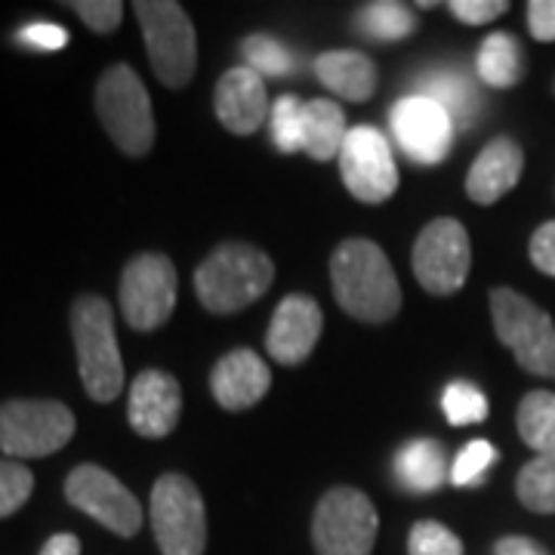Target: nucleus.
<instances>
[{
	"mask_svg": "<svg viewBox=\"0 0 555 555\" xmlns=\"http://www.w3.org/2000/svg\"><path fill=\"white\" fill-rule=\"evenodd\" d=\"M331 281L339 309L358 321L383 324L401 309L396 269L374 241H343L331 257Z\"/></svg>",
	"mask_w": 555,
	"mask_h": 555,
	"instance_id": "nucleus-1",
	"label": "nucleus"
},
{
	"mask_svg": "<svg viewBox=\"0 0 555 555\" xmlns=\"http://www.w3.org/2000/svg\"><path fill=\"white\" fill-rule=\"evenodd\" d=\"M275 281V262L254 244L229 241L195 272V294L214 315H235L257 302Z\"/></svg>",
	"mask_w": 555,
	"mask_h": 555,
	"instance_id": "nucleus-2",
	"label": "nucleus"
},
{
	"mask_svg": "<svg viewBox=\"0 0 555 555\" xmlns=\"http://www.w3.org/2000/svg\"><path fill=\"white\" fill-rule=\"evenodd\" d=\"M72 334L78 349L83 392L108 404L124 389V358L115 334V312L96 294H83L72 302Z\"/></svg>",
	"mask_w": 555,
	"mask_h": 555,
	"instance_id": "nucleus-3",
	"label": "nucleus"
},
{
	"mask_svg": "<svg viewBox=\"0 0 555 555\" xmlns=\"http://www.w3.org/2000/svg\"><path fill=\"white\" fill-rule=\"evenodd\" d=\"M133 13L160 83L170 90L189 87L198 68V38L185 10L173 0H137Z\"/></svg>",
	"mask_w": 555,
	"mask_h": 555,
	"instance_id": "nucleus-4",
	"label": "nucleus"
},
{
	"mask_svg": "<svg viewBox=\"0 0 555 555\" xmlns=\"http://www.w3.org/2000/svg\"><path fill=\"white\" fill-rule=\"evenodd\" d=\"M96 115L124 155L142 158L155 145V112L145 83L130 65H112L96 83Z\"/></svg>",
	"mask_w": 555,
	"mask_h": 555,
	"instance_id": "nucleus-5",
	"label": "nucleus"
},
{
	"mask_svg": "<svg viewBox=\"0 0 555 555\" xmlns=\"http://www.w3.org/2000/svg\"><path fill=\"white\" fill-rule=\"evenodd\" d=\"M496 339L513 349L516 361L534 377L555 379V324L537 302L513 287L491 291Z\"/></svg>",
	"mask_w": 555,
	"mask_h": 555,
	"instance_id": "nucleus-6",
	"label": "nucleus"
},
{
	"mask_svg": "<svg viewBox=\"0 0 555 555\" xmlns=\"http://www.w3.org/2000/svg\"><path fill=\"white\" fill-rule=\"evenodd\" d=\"M78 429L72 408L50 398H16L0 404V451L7 456H50Z\"/></svg>",
	"mask_w": 555,
	"mask_h": 555,
	"instance_id": "nucleus-7",
	"label": "nucleus"
},
{
	"mask_svg": "<svg viewBox=\"0 0 555 555\" xmlns=\"http://www.w3.org/2000/svg\"><path fill=\"white\" fill-rule=\"evenodd\" d=\"M152 531L164 555H204L207 509L195 481L167 473L152 488Z\"/></svg>",
	"mask_w": 555,
	"mask_h": 555,
	"instance_id": "nucleus-8",
	"label": "nucleus"
},
{
	"mask_svg": "<svg viewBox=\"0 0 555 555\" xmlns=\"http://www.w3.org/2000/svg\"><path fill=\"white\" fill-rule=\"evenodd\" d=\"M379 518L371 496L358 488H331L318 500L312 540L318 555H371Z\"/></svg>",
	"mask_w": 555,
	"mask_h": 555,
	"instance_id": "nucleus-9",
	"label": "nucleus"
},
{
	"mask_svg": "<svg viewBox=\"0 0 555 555\" xmlns=\"http://www.w3.org/2000/svg\"><path fill=\"white\" fill-rule=\"evenodd\" d=\"M120 309L127 324L149 334L167 324L179 297V278L173 262L164 254H139L120 272Z\"/></svg>",
	"mask_w": 555,
	"mask_h": 555,
	"instance_id": "nucleus-10",
	"label": "nucleus"
},
{
	"mask_svg": "<svg viewBox=\"0 0 555 555\" xmlns=\"http://www.w3.org/2000/svg\"><path fill=\"white\" fill-rule=\"evenodd\" d=\"M65 496L83 516L100 521L118 537H137L142 528V506L127 485L96 463H80L65 478Z\"/></svg>",
	"mask_w": 555,
	"mask_h": 555,
	"instance_id": "nucleus-11",
	"label": "nucleus"
},
{
	"mask_svg": "<svg viewBox=\"0 0 555 555\" xmlns=\"http://www.w3.org/2000/svg\"><path fill=\"white\" fill-rule=\"evenodd\" d=\"M414 266L416 281L436 294V297H448L456 294L473 266V247H469V235L466 229L451 217L433 219L414 244Z\"/></svg>",
	"mask_w": 555,
	"mask_h": 555,
	"instance_id": "nucleus-12",
	"label": "nucleus"
},
{
	"mask_svg": "<svg viewBox=\"0 0 555 555\" xmlns=\"http://www.w3.org/2000/svg\"><path fill=\"white\" fill-rule=\"evenodd\" d=\"M339 173L346 189L364 204H383L396 195L398 167L392 145L374 127H352L339 152Z\"/></svg>",
	"mask_w": 555,
	"mask_h": 555,
	"instance_id": "nucleus-13",
	"label": "nucleus"
},
{
	"mask_svg": "<svg viewBox=\"0 0 555 555\" xmlns=\"http://www.w3.org/2000/svg\"><path fill=\"white\" fill-rule=\"evenodd\" d=\"M454 120L426 96H404L392 105V133L401 152L416 164H438L454 149Z\"/></svg>",
	"mask_w": 555,
	"mask_h": 555,
	"instance_id": "nucleus-14",
	"label": "nucleus"
},
{
	"mask_svg": "<svg viewBox=\"0 0 555 555\" xmlns=\"http://www.w3.org/2000/svg\"><path fill=\"white\" fill-rule=\"evenodd\" d=\"M324 331V315L315 299L306 294H291L281 299V306L272 315L269 334H266V349L278 364H302L312 356L318 346V337Z\"/></svg>",
	"mask_w": 555,
	"mask_h": 555,
	"instance_id": "nucleus-15",
	"label": "nucleus"
},
{
	"mask_svg": "<svg viewBox=\"0 0 555 555\" xmlns=\"http://www.w3.org/2000/svg\"><path fill=\"white\" fill-rule=\"evenodd\" d=\"M130 426L142 438H164L177 429L182 414V389L167 371H142L130 386Z\"/></svg>",
	"mask_w": 555,
	"mask_h": 555,
	"instance_id": "nucleus-16",
	"label": "nucleus"
},
{
	"mask_svg": "<svg viewBox=\"0 0 555 555\" xmlns=\"http://www.w3.org/2000/svg\"><path fill=\"white\" fill-rule=\"evenodd\" d=\"M217 118L225 130H232L235 137H250L262 127V120L269 118V93L266 83L254 68L235 65L217 80Z\"/></svg>",
	"mask_w": 555,
	"mask_h": 555,
	"instance_id": "nucleus-17",
	"label": "nucleus"
},
{
	"mask_svg": "<svg viewBox=\"0 0 555 555\" xmlns=\"http://www.w3.org/2000/svg\"><path fill=\"white\" fill-rule=\"evenodd\" d=\"M272 386L269 364L250 352V349H235L229 356H222L210 374V392L219 401V408L225 411H247L257 401L266 398Z\"/></svg>",
	"mask_w": 555,
	"mask_h": 555,
	"instance_id": "nucleus-18",
	"label": "nucleus"
},
{
	"mask_svg": "<svg viewBox=\"0 0 555 555\" xmlns=\"http://www.w3.org/2000/svg\"><path fill=\"white\" fill-rule=\"evenodd\" d=\"M521 170H525V155H521V145L516 139H491L469 167L466 195L476 204H485V207L496 204L503 195H509L516 189Z\"/></svg>",
	"mask_w": 555,
	"mask_h": 555,
	"instance_id": "nucleus-19",
	"label": "nucleus"
},
{
	"mask_svg": "<svg viewBox=\"0 0 555 555\" xmlns=\"http://www.w3.org/2000/svg\"><path fill=\"white\" fill-rule=\"evenodd\" d=\"M420 96L441 105L451 115L454 127H473L478 118V108H481L476 80L454 65H438V68L423 72L420 75Z\"/></svg>",
	"mask_w": 555,
	"mask_h": 555,
	"instance_id": "nucleus-20",
	"label": "nucleus"
},
{
	"mask_svg": "<svg viewBox=\"0 0 555 555\" xmlns=\"http://www.w3.org/2000/svg\"><path fill=\"white\" fill-rule=\"evenodd\" d=\"M318 80L349 102H367L377 90V65L356 50H331L315 60Z\"/></svg>",
	"mask_w": 555,
	"mask_h": 555,
	"instance_id": "nucleus-21",
	"label": "nucleus"
},
{
	"mask_svg": "<svg viewBox=\"0 0 555 555\" xmlns=\"http://www.w3.org/2000/svg\"><path fill=\"white\" fill-rule=\"evenodd\" d=\"M398 485L411 494H429L448 481V451L436 438H414L396 454Z\"/></svg>",
	"mask_w": 555,
	"mask_h": 555,
	"instance_id": "nucleus-22",
	"label": "nucleus"
},
{
	"mask_svg": "<svg viewBox=\"0 0 555 555\" xmlns=\"http://www.w3.org/2000/svg\"><path fill=\"white\" fill-rule=\"evenodd\" d=\"M346 115L337 102H306V127H302V152L312 160H337L346 142Z\"/></svg>",
	"mask_w": 555,
	"mask_h": 555,
	"instance_id": "nucleus-23",
	"label": "nucleus"
},
{
	"mask_svg": "<svg viewBox=\"0 0 555 555\" xmlns=\"http://www.w3.org/2000/svg\"><path fill=\"white\" fill-rule=\"evenodd\" d=\"M476 75L481 83L496 87V90H509L516 87L525 75V53L518 47V40L509 31H496L481 40L476 56Z\"/></svg>",
	"mask_w": 555,
	"mask_h": 555,
	"instance_id": "nucleus-24",
	"label": "nucleus"
},
{
	"mask_svg": "<svg viewBox=\"0 0 555 555\" xmlns=\"http://www.w3.org/2000/svg\"><path fill=\"white\" fill-rule=\"evenodd\" d=\"M518 436L540 456L555 454V392L537 389L518 404Z\"/></svg>",
	"mask_w": 555,
	"mask_h": 555,
	"instance_id": "nucleus-25",
	"label": "nucleus"
},
{
	"mask_svg": "<svg viewBox=\"0 0 555 555\" xmlns=\"http://www.w3.org/2000/svg\"><path fill=\"white\" fill-rule=\"evenodd\" d=\"M358 35L364 40H379V43H392V40H404L414 35L416 16L411 13L408 3H396V0H377L361 7L356 20Z\"/></svg>",
	"mask_w": 555,
	"mask_h": 555,
	"instance_id": "nucleus-26",
	"label": "nucleus"
},
{
	"mask_svg": "<svg viewBox=\"0 0 555 555\" xmlns=\"http://www.w3.org/2000/svg\"><path fill=\"white\" fill-rule=\"evenodd\" d=\"M516 494L521 506H528L531 513L540 516H553L555 513V454L534 456L528 466H521L516 478Z\"/></svg>",
	"mask_w": 555,
	"mask_h": 555,
	"instance_id": "nucleus-27",
	"label": "nucleus"
},
{
	"mask_svg": "<svg viewBox=\"0 0 555 555\" xmlns=\"http://www.w3.org/2000/svg\"><path fill=\"white\" fill-rule=\"evenodd\" d=\"M269 127H272V142L284 155L291 152H302V127H306V102L284 93L275 100L272 112H269Z\"/></svg>",
	"mask_w": 555,
	"mask_h": 555,
	"instance_id": "nucleus-28",
	"label": "nucleus"
},
{
	"mask_svg": "<svg viewBox=\"0 0 555 555\" xmlns=\"http://www.w3.org/2000/svg\"><path fill=\"white\" fill-rule=\"evenodd\" d=\"M241 53L247 68H254L259 78H284L294 72V56L281 40L269 38V35H250L241 43Z\"/></svg>",
	"mask_w": 555,
	"mask_h": 555,
	"instance_id": "nucleus-29",
	"label": "nucleus"
},
{
	"mask_svg": "<svg viewBox=\"0 0 555 555\" xmlns=\"http://www.w3.org/2000/svg\"><path fill=\"white\" fill-rule=\"evenodd\" d=\"M441 408H444V416L454 423V426H473V423H481L488 416V398L485 392L466 383V379H456L444 389L441 396Z\"/></svg>",
	"mask_w": 555,
	"mask_h": 555,
	"instance_id": "nucleus-30",
	"label": "nucleus"
},
{
	"mask_svg": "<svg viewBox=\"0 0 555 555\" xmlns=\"http://www.w3.org/2000/svg\"><path fill=\"white\" fill-rule=\"evenodd\" d=\"M35 491V476L20 460H0V518L20 513Z\"/></svg>",
	"mask_w": 555,
	"mask_h": 555,
	"instance_id": "nucleus-31",
	"label": "nucleus"
},
{
	"mask_svg": "<svg viewBox=\"0 0 555 555\" xmlns=\"http://www.w3.org/2000/svg\"><path fill=\"white\" fill-rule=\"evenodd\" d=\"M496 463V448L485 438L469 441L460 454H456L454 466H451V481L456 488H469V485H481L488 469Z\"/></svg>",
	"mask_w": 555,
	"mask_h": 555,
	"instance_id": "nucleus-32",
	"label": "nucleus"
},
{
	"mask_svg": "<svg viewBox=\"0 0 555 555\" xmlns=\"http://www.w3.org/2000/svg\"><path fill=\"white\" fill-rule=\"evenodd\" d=\"M411 555H463L460 537L438 521H416L408 537Z\"/></svg>",
	"mask_w": 555,
	"mask_h": 555,
	"instance_id": "nucleus-33",
	"label": "nucleus"
},
{
	"mask_svg": "<svg viewBox=\"0 0 555 555\" xmlns=\"http://www.w3.org/2000/svg\"><path fill=\"white\" fill-rule=\"evenodd\" d=\"M68 7L96 35H112L120 25V20H124V7H120L118 0H75Z\"/></svg>",
	"mask_w": 555,
	"mask_h": 555,
	"instance_id": "nucleus-34",
	"label": "nucleus"
},
{
	"mask_svg": "<svg viewBox=\"0 0 555 555\" xmlns=\"http://www.w3.org/2000/svg\"><path fill=\"white\" fill-rule=\"evenodd\" d=\"M20 43L40 50V53H53L68 43V31L56 22H31V25L20 28Z\"/></svg>",
	"mask_w": 555,
	"mask_h": 555,
	"instance_id": "nucleus-35",
	"label": "nucleus"
},
{
	"mask_svg": "<svg viewBox=\"0 0 555 555\" xmlns=\"http://www.w3.org/2000/svg\"><path fill=\"white\" fill-rule=\"evenodd\" d=\"M451 13L456 20L466 22V25H485V22H494L496 16H503L509 10L506 0H451L448 3Z\"/></svg>",
	"mask_w": 555,
	"mask_h": 555,
	"instance_id": "nucleus-36",
	"label": "nucleus"
},
{
	"mask_svg": "<svg viewBox=\"0 0 555 555\" xmlns=\"http://www.w3.org/2000/svg\"><path fill=\"white\" fill-rule=\"evenodd\" d=\"M531 262L543 275L555 278V219L543 222L531 238Z\"/></svg>",
	"mask_w": 555,
	"mask_h": 555,
	"instance_id": "nucleus-37",
	"label": "nucleus"
},
{
	"mask_svg": "<svg viewBox=\"0 0 555 555\" xmlns=\"http://www.w3.org/2000/svg\"><path fill=\"white\" fill-rule=\"evenodd\" d=\"M528 28L537 40H555V0H531L528 3Z\"/></svg>",
	"mask_w": 555,
	"mask_h": 555,
	"instance_id": "nucleus-38",
	"label": "nucleus"
},
{
	"mask_svg": "<svg viewBox=\"0 0 555 555\" xmlns=\"http://www.w3.org/2000/svg\"><path fill=\"white\" fill-rule=\"evenodd\" d=\"M494 555H546V550L531 537H503L496 540Z\"/></svg>",
	"mask_w": 555,
	"mask_h": 555,
	"instance_id": "nucleus-39",
	"label": "nucleus"
},
{
	"mask_svg": "<svg viewBox=\"0 0 555 555\" xmlns=\"http://www.w3.org/2000/svg\"><path fill=\"white\" fill-rule=\"evenodd\" d=\"M40 555H80V540L75 534H53L43 543Z\"/></svg>",
	"mask_w": 555,
	"mask_h": 555,
	"instance_id": "nucleus-40",
	"label": "nucleus"
}]
</instances>
